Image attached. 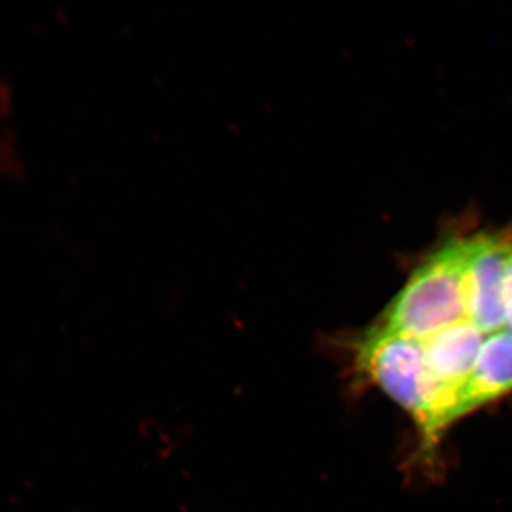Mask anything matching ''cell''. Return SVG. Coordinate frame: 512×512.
Masks as SVG:
<instances>
[{
  "mask_svg": "<svg viewBox=\"0 0 512 512\" xmlns=\"http://www.w3.org/2000/svg\"><path fill=\"white\" fill-rule=\"evenodd\" d=\"M343 345L352 375L375 384L409 412L427 447L456 421V396L431 375L420 342L373 325Z\"/></svg>",
  "mask_w": 512,
  "mask_h": 512,
  "instance_id": "6da1fadb",
  "label": "cell"
},
{
  "mask_svg": "<svg viewBox=\"0 0 512 512\" xmlns=\"http://www.w3.org/2000/svg\"><path fill=\"white\" fill-rule=\"evenodd\" d=\"M471 237L454 238L421 262L377 326L424 342L466 318L464 272Z\"/></svg>",
  "mask_w": 512,
  "mask_h": 512,
  "instance_id": "7a4b0ae2",
  "label": "cell"
},
{
  "mask_svg": "<svg viewBox=\"0 0 512 512\" xmlns=\"http://www.w3.org/2000/svg\"><path fill=\"white\" fill-rule=\"evenodd\" d=\"M512 256V234L491 232L471 237L464 272L466 318L484 335L504 332V285Z\"/></svg>",
  "mask_w": 512,
  "mask_h": 512,
  "instance_id": "3957f363",
  "label": "cell"
},
{
  "mask_svg": "<svg viewBox=\"0 0 512 512\" xmlns=\"http://www.w3.org/2000/svg\"><path fill=\"white\" fill-rule=\"evenodd\" d=\"M487 338L470 320L464 319L420 342L431 375L456 396L457 404Z\"/></svg>",
  "mask_w": 512,
  "mask_h": 512,
  "instance_id": "277c9868",
  "label": "cell"
},
{
  "mask_svg": "<svg viewBox=\"0 0 512 512\" xmlns=\"http://www.w3.org/2000/svg\"><path fill=\"white\" fill-rule=\"evenodd\" d=\"M512 390V333H494L485 339L466 386L458 396L456 419L500 399Z\"/></svg>",
  "mask_w": 512,
  "mask_h": 512,
  "instance_id": "5b68a950",
  "label": "cell"
},
{
  "mask_svg": "<svg viewBox=\"0 0 512 512\" xmlns=\"http://www.w3.org/2000/svg\"><path fill=\"white\" fill-rule=\"evenodd\" d=\"M505 329L512 333V256L507 266L504 285Z\"/></svg>",
  "mask_w": 512,
  "mask_h": 512,
  "instance_id": "8992f818",
  "label": "cell"
}]
</instances>
